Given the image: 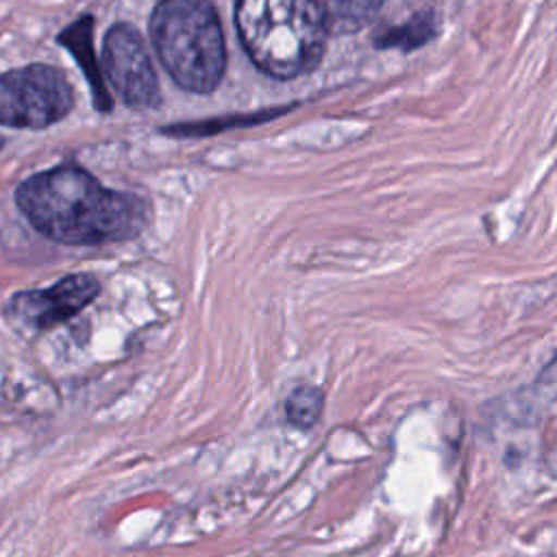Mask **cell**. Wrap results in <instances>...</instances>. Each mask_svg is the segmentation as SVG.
I'll return each instance as SVG.
<instances>
[{"label":"cell","instance_id":"cell-2","mask_svg":"<svg viewBox=\"0 0 557 557\" xmlns=\"http://www.w3.org/2000/svg\"><path fill=\"white\" fill-rule=\"evenodd\" d=\"M235 24L252 63L283 81L315 70L329 37L315 0H237Z\"/></svg>","mask_w":557,"mask_h":557},{"label":"cell","instance_id":"cell-4","mask_svg":"<svg viewBox=\"0 0 557 557\" xmlns=\"http://www.w3.org/2000/svg\"><path fill=\"white\" fill-rule=\"evenodd\" d=\"M74 107L67 76L46 63H30L0 74V126L46 128Z\"/></svg>","mask_w":557,"mask_h":557},{"label":"cell","instance_id":"cell-10","mask_svg":"<svg viewBox=\"0 0 557 557\" xmlns=\"http://www.w3.org/2000/svg\"><path fill=\"white\" fill-rule=\"evenodd\" d=\"M322 407H324L322 392L311 385H300L289 394L285 403V413L294 426L311 429L318 422Z\"/></svg>","mask_w":557,"mask_h":557},{"label":"cell","instance_id":"cell-8","mask_svg":"<svg viewBox=\"0 0 557 557\" xmlns=\"http://www.w3.org/2000/svg\"><path fill=\"white\" fill-rule=\"evenodd\" d=\"M329 33L348 35L368 26L381 11L383 0H315Z\"/></svg>","mask_w":557,"mask_h":557},{"label":"cell","instance_id":"cell-9","mask_svg":"<svg viewBox=\"0 0 557 557\" xmlns=\"http://www.w3.org/2000/svg\"><path fill=\"white\" fill-rule=\"evenodd\" d=\"M435 15L431 11L416 13L413 17L405 20L403 24L387 26L385 30L374 35V41L379 48H400L411 50L422 44H426L435 35Z\"/></svg>","mask_w":557,"mask_h":557},{"label":"cell","instance_id":"cell-3","mask_svg":"<svg viewBox=\"0 0 557 557\" xmlns=\"http://www.w3.org/2000/svg\"><path fill=\"white\" fill-rule=\"evenodd\" d=\"M150 37L161 65L178 87L209 94L226 67L220 17L209 0H159L150 15Z\"/></svg>","mask_w":557,"mask_h":557},{"label":"cell","instance_id":"cell-7","mask_svg":"<svg viewBox=\"0 0 557 557\" xmlns=\"http://www.w3.org/2000/svg\"><path fill=\"white\" fill-rule=\"evenodd\" d=\"M91 33H94V20L89 15L76 20L74 24H70L61 35H59V44H63L74 59L78 61V65L83 67L91 91H94V102L100 111H109L111 109V98L107 94L104 81H102V72L98 67L96 54H94V41H91Z\"/></svg>","mask_w":557,"mask_h":557},{"label":"cell","instance_id":"cell-1","mask_svg":"<svg viewBox=\"0 0 557 557\" xmlns=\"http://www.w3.org/2000/svg\"><path fill=\"white\" fill-rule=\"evenodd\" d=\"M15 205L35 231L70 246L126 242L137 237L150 220V205L144 198L107 189L74 163L22 181Z\"/></svg>","mask_w":557,"mask_h":557},{"label":"cell","instance_id":"cell-6","mask_svg":"<svg viewBox=\"0 0 557 557\" xmlns=\"http://www.w3.org/2000/svg\"><path fill=\"white\" fill-rule=\"evenodd\" d=\"M100 292V283L91 274H67L46 289L17 292L9 305V315L26 329L48 331L74 318Z\"/></svg>","mask_w":557,"mask_h":557},{"label":"cell","instance_id":"cell-11","mask_svg":"<svg viewBox=\"0 0 557 557\" xmlns=\"http://www.w3.org/2000/svg\"><path fill=\"white\" fill-rule=\"evenodd\" d=\"M2 146H4V139H2V137H0V148H2Z\"/></svg>","mask_w":557,"mask_h":557},{"label":"cell","instance_id":"cell-5","mask_svg":"<svg viewBox=\"0 0 557 557\" xmlns=\"http://www.w3.org/2000/svg\"><path fill=\"white\" fill-rule=\"evenodd\" d=\"M102 72L131 109H154L161 102L159 81L141 35L128 24H115L104 35Z\"/></svg>","mask_w":557,"mask_h":557}]
</instances>
